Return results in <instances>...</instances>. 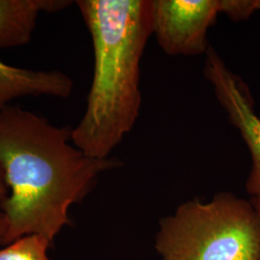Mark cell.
<instances>
[{
	"label": "cell",
	"instance_id": "8",
	"mask_svg": "<svg viewBox=\"0 0 260 260\" xmlns=\"http://www.w3.org/2000/svg\"><path fill=\"white\" fill-rule=\"evenodd\" d=\"M50 243L37 234L20 237L0 250V260H51L47 255Z\"/></svg>",
	"mask_w": 260,
	"mask_h": 260
},
{
	"label": "cell",
	"instance_id": "10",
	"mask_svg": "<svg viewBox=\"0 0 260 260\" xmlns=\"http://www.w3.org/2000/svg\"><path fill=\"white\" fill-rule=\"evenodd\" d=\"M9 196V188L6 183L3 169L0 165V203L5 201Z\"/></svg>",
	"mask_w": 260,
	"mask_h": 260
},
{
	"label": "cell",
	"instance_id": "2",
	"mask_svg": "<svg viewBox=\"0 0 260 260\" xmlns=\"http://www.w3.org/2000/svg\"><path fill=\"white\" fill-rule=\"evenodd\" d=\"M94 54L93 76L73 143L88 156L110 157L138 120L141 59L152 36L151 0H78Z\"/></svg>",
	"mask_w": 260,
	"mask_h": 260
},
{
	"label": "cell",
	"instance_id": "6",
	"mask_svg": "<svg viewBox=\"0 0 260 260\" xmlns=\"http://www.w3.org/2000/svg\"><path fill=\"white\" fill-rule=\"evenodd\" d=\"M74 82L59 71H34L5 64L0 59V112L14 100L25 96L67 99Z\"/></svg>",
	"mask_w": 260,
	"mask_h": 260
},
{
	"label": "cell",
	"instance_id": "1",
	"mask_svg": "<svg viewBox=\"0 0 260 260\" xmlns=\"http://www.w3.org/2000/svg\"><path fill=\"white\" fill-rule=\"evenodd\" d=\"M73 129L12 105L0 112V165L9 188L0 203L8 221L3 244L32 234L53 241L70 223L71 206L103 173L122 165L116 158L86 155L74 145Z\"/></svg>",
	"mask_w": 260,
	"mask_h": 260
},
{
	"label": "cell",
	"instance_id": "3",
	"mask_svg": "<svg viewBox=\"0 0 260 260\" xmlns=\"http://www.w3.org/2000/svg\"><path fill=\"white\" fill-rule=\"evenodd\" d=\"M161 260H260V215L231 193L186 202L160 221Z\"/></svg>",
	"mask_w": 260,
	"mask_h": 260
},
{
	"label": "cell",
	"instance_id": "9",
	"mask_svg": "<svg viewBox=\"0 0 260 260\" xmlns=\"http://www.w3.org/2000/svg\"><path fill=\"white\" fill-rule=\"evenodd\" d=\"M223 14L233 21L250 19L252 14L260 10V0H223Z\"/></svg>",
	"mask_w": 260,
	"mask_h": 260
},
{
	"label": "cell",
	"instance_id": "4",
	"mask_svg": "<svg viewBox=\"0 0 260 260\" xmlns=\"http://www.w3.org/2000/svg\"><path fill=\"white\" fill-rule=\"evenodd\" d=\"M152 35L161 49L172 56L205 54L210 45L207 33L223 0H151Z\"/></svg>",
	"mask_w": 260,
	"mask_h": 260
},
{
	"label": "cell",
	"instance_id": "5",
	"mask_svg": "<svg viewBox=\"0 0 260 260\" xmlns=\"http://www.w3.org/2000/svg\"><path fill=\"white\" fill-rule=\"evenodd\" d=\"M205 56L204 75L212 85L215 96L226 113L229 121L240 132L251 152L252 167L246 189L251 196V203L260 205V118L254 111L251 91L211 46Z\"/></svg>",
	"mask_w": 260,
	"mask_h": 260
},
{
	"label": "cell",
	"instance_id": "12",
	"mask_svg": "<svg viewBox=\"0 0 260 260\" xmlns=\"http://www.w3.org/2000/svg\"><path fill=\"white\" fill-rule=\"evenodd\" d=\"M253 205V204H252ZM254 206H255V208L257 209V211H258V213H259L260 215V205H253Z\"/></svg>",
	"mask_w": 260,
	"mask_h": 260
},
{
	"label": "cell",
	"instance_id": "11",
	"mask_svg": "<svg viewBox=\"0 0 260 260\" xmlns=\"http://www.w3.org/2000/svg\"><path fill=\"white\" fill-rule=\"evenodd\" d=\"M8 232V221L4 212L0 209V244H3Z\"/></svg>",
	"mask_w": 260,
	"mask_h": 260
},
{
	"label": "cell",
	"instance_id": "7",
	"mask_svg": "<svg viewBox=\"0 0 260 260\" xmlns=\"http://www.w3.org/2000/svg\"><path fill=\"white\" fill-rule=\"evenodd\" d=\"M69 0H0V49L31 41L41 13H55L71 6Z\"/></svg>",
	"mask_w": 260,
	"mask_h": 260
}]
</instances>
